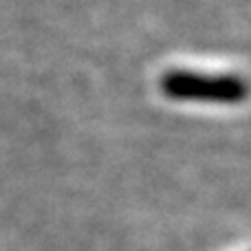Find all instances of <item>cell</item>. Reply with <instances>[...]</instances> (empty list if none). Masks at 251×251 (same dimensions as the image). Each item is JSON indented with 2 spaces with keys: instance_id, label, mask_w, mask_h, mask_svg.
I'll use <instances>...</instances> for the list:
<instances>
[{
  "instance_id": "obj_1",
  "label": "cell",
  "mask_w": 251,
  "mask_h": 251,
  "mask_svg": "<svg viewBox=\"0 0 251 251\" xmlns=\"http://www.w3.org/2000/svg\"><path fill=\"white\" fill-rule=\"evenodd\" d=\"M161 91L170 100L236 104L247 95V84L238 75H205L194 71H168L161 77Z\"/></svg>"
}]
</instances>
